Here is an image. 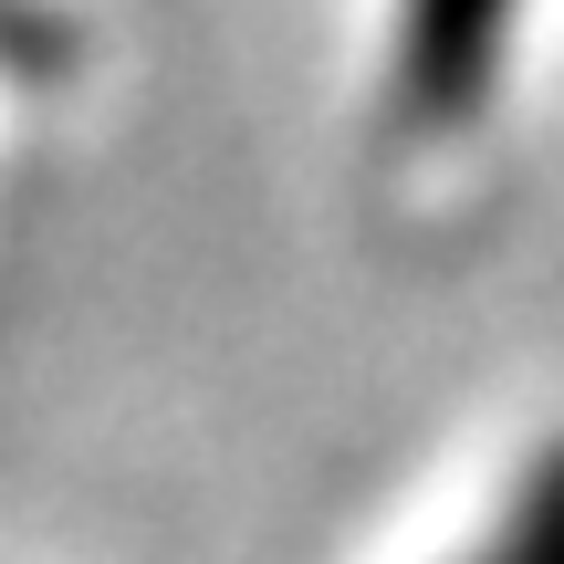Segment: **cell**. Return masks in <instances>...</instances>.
Instances as JSON below:
<instances>
[{
    "label": "cell",
    "mask_w": 564,
    "mask_h": 564,
    "mask_svg": "<svg viewBox=\"0 0 564 564\" xmlns=\"http://www.w3.org/2000/svg\"><path fill=\"white\" fill-rule=\"evenodd\" d=\"M440 564H564V440L533 449V460L491 491V512L470 523V544L440 554Z\"/></svg>",
    "instance_id": "cell-1"
}]
</instances>
